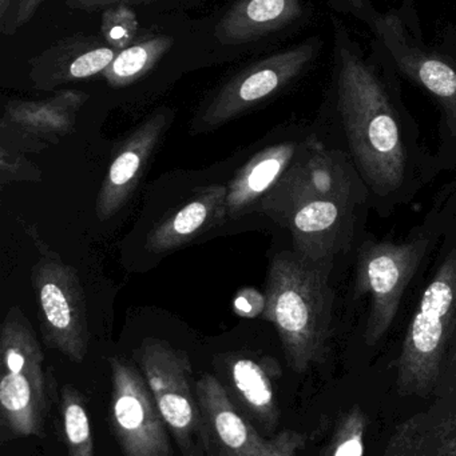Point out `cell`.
<instances>
[{
    "mask_svg": "<svg viewBox=\"0 0 456 456\" xmlns=\"http://www.w3.org/2000/svg\"><path fill=\"white\" fill-rule=\"evenodd\" d=\"M335 24L337 107L356 165L377 194L395 191L406 174V150L395 110L377 67L347 29Z\"/></svg>",
    "mask_w": 456,
    "mask_h": 456,
    "instance_id": "obj_1",
    "label": "cell"
},
{
    "mask_svg": "<svg viewBox=\"0 0 456 456\" xmlns=\"http://www.w3.org/2000/svg\"><path fill=\"white\" fill-rule=\"evenodd\" d=\"M331 265L296 252L273 257L265 286L264 318L275 326L289 367L297 374L324 358L332 326Z\"/></svg>",
    "mask_w": 456,
    "mask_h": 456,
    "instance_id": "obj_2",
    "label": "cell"
},
{
    "mask_svg": "<svg viewBox=\"0 0 456 456\" xmlns=\"http://www.w3.org/2000/svg\"><path fill=\"white\" fill-rule=\"evenodd\" d=\"M456 359V246L420 297L398 359L401 395L427 396Z\"/></svg>",
    "mask_w": 456,
    "mask_h": 456,
    "instance_id": "obj_3",
    "label": "cell"
},
{
    "mask_svg": "<svg viewBox=\"0 0 456 456\" xmlns=\"http://www.w3.org/2000/svg\"><path fill=\"white\" fill-rule=\"evenodd\" d=\"M48 412L45 356L24 314L8 311L0 332L2 442L43 438Z\"/></svg>",
    "mask_w": 456,
    "mask_h": 456,
    "instance_id": "obj_4",
    "label": "cell"
},
{
    "mask_svg": "<svg viewBox=\"0 0 456 456\" xmlns=\"http://www.w3.org/2000/svg\"><path fill=\"white\" fill-rule=\"evenodd\" d=\"M134 354L182 456H205L203 420L187 354L158 339H145Z\"/></svg>",
    "mask_w": 456,
    "mask_h": 456,
    "instance_id": "obj_5",
    "label": "cell"
},
{
    "mask_svg": "<svg viewBox=\"0 0 456 456\" xmlns=\"http://www.w3.org/2000/svg\"><path fill=\"white\" fill-rule=\"evenodd\" d=\"M430 240L425 236L404 241H366L359 251L355 294L369 295L364 339L375 346L393 326L404 292L417 273Z\"/></svg>",
    "mask_w": 456,
    "mask_h": 456,
    "instance_id": "obj_6",
    "label": "cell"
},
{
    "mask_svg": "<svg viewBox=\"0 0 456 456\" xmlns=\"http://www.w3.org/2000/svg\"><path fill=\"white\" fill-rule=\"evenodd\" d=\"M318 50L319 40L311 39L244 67L209 96L198 112V126L220 127L272 98L304 72Z\"/></svg>",
    "mask_w": 456,
    "mask_h": 456,
    "instance_id": "obj_7",
    "label": "cell"
},
{
    "mask_svg": "<svg viewBox=\"0 0 456 456\" xmlns=\"http://www.w3.org/2000/svg\"><path fill=\"white\" fill-rule=\"evenodd\" d=\"M195 395L203 420L205 456H299L307 436L283 431L265 438L230 399L219 378L205 374L195 382Z\"/></svg>",
    "mask_w": 456,
    "mask_h": 456,
    "instance_id": "obj_8",
    "label": "cell"
},
{
    "mask_svg": "<svg viewBox=\"0 0 456 456\" xmlns=\"http://www.w3.org/2000/svg\"><path fill=\"white\" fill-rule=\"evenodd\" d=\"M39 305L40 331L46 345L75 363L88 353L87 305L77 270L45 259L32 271Z\"/></svg>",
    "mask_w": 456,
    "mask_h": 456,
    "instance_id": "obj_9",
    "label": "cell"
},
{
    "mask_svg": "<svg viewBox=\"0 0 456 456\" xmlns=\"http://www.w3.org/2000/svg\"><path fill=\"white\" fill-rule=\"evenodd\" d=\"M110 425L125 456H173L165 420L141 371L120 356L110 359Z\"/></svg>",
    "mask_w": 456,
    "mask_h": 456,
    "instance_id": "obj_10",
    "label": "cell"
},
{
    "mask_svg": "<svg viewBox=\"0 0 456 456\" xmlns=\"http://www.w3.org/2000/svg\"><path fill=\"white\" fill-rule=\"evenodd\" d=\"M352 178L335 152L313 138L299 146L294 160L259 208L284 226L296 208L311 200L336 198L355 200Z\"/></svg>",
    "mask_w": 456,
    "mask_h": 456,
    "instance_id": "obj_11",
    "label": "cell"
},
{
    "mask_svg": "<svg viewBox=\"0 0 456 456\" xmlns=\"http://www.w3.org/2000/svg\"><path fill=\"white\" fill-rule=\"evenodd\" d=\"M344 2L350 12L371 26L401 71L435 96L444 107L447 125L456 135V67L410 40L401 20L393 13H379L366 0Z\"/></svg>",
    "mask_w": 456,
    "mask_h": 456,
    "instance_id": "obj_12",
    "label": "cell"
},
{
    "mask_svg": "<svg viewBox=\"0 0 456 456\" xmlns=\"http://www.w3.org/2000/svg\"><path fill=\"white\" fill-rule=\"evenodd\" d=\"M355 200H311L292 213L283 227L291 231L294 252L310 262L331 265L352 235Z\"/></svg>",
    "mask_w": 456,
    "mask_h": 456,
    "instance_id": "obj_13",
    "label": "cell"
},
{
    "mask_svg": "<svg viewBox=\"0 0 456 456\" xmlns=\"http://www.w3.org/2000/svg\"><path fill=\"white\" fill-rule=\"evenodd\" d=\"M170 111L160 110L120 144L96 200V216L101 221L112 218L128 202L168 127Z\"/></svg>",
    "mask_w": 456,
    "mask_h": 456,
    "instance_id": "obj_14",
    "label": "cell"
},
{
    "mask_svg": "<svg viewBox=\"0 0 456 456\" xmlns=\"http://www.w3.org/2000/svg\"><path fill=\"white\" fill-rule=\"evenodd\" d=\"M117 53L104 37L74 35L35 56L29 61V77L35 87L54 90L66 83L104 74Z\"/></svg>",
    "mask_w": 456,
    "mask_h": 456,
    "instance_id": "obj_15",
    "label": "cell"
},
{
    "mask_svg": "<svg viewBox=\"0 0 456 456\" xmlns=\"http://www.w3.org/2000/svg\"><path fill=\"white\" fill-rule=\"evenodd\" d=\"M227 382L222 383L238 411L268 433L280 422L275 380L280 367L269 358L235 355L227 359Z\"/></svg>",
    "mask_w": 456,
    "mask_h": 456,
    "instance_id": "obj_16",
    "label": "cell"
},
{
    "mask_svg": "<svg viewBox=\"0 0 456 456\" xmlns=\"http://www.w3.org/2000/svg\"><path fill=\"white\" fill-rule=\"evenodd\" d=\"M382 456H456V388L399 425Z\"/></svg>",
    "mask_w": 456,
    "mask_h": 456,
    "instance_id": "obj_17",
    "label": "cell"
},
{
    "mask_svg": "<svg viewBox=\"0 0 456 456\" xmlns=\"http://www.w3.org/2000/svg\"><path fill=\"white\" fill-rule=\"evenodd\" d=\"M302 0H235L213 28L222 48L253 45L286 28L302 15Z\"/></svg>",
    "mask_w": 456,
    "mask_h": 456,
    "instance_id": "obj_18",
    "label": "cell"
},
{
    "mask_svg": "<svg viewBox=\"0 0 456 456\" xmlns=\"http://www.w3.org/2000/svg\"><path fill=\"white\" fill-rule=\"evenodd\" d=\"M228 186L211 184L195 190L184 206L161 222L147 235L146 248L153 254L173 251L228 218Z\"/></svg>",
    "mask_w": 456,
    "mask_h": 456,
    "instance_id": "obj_19",
    "label": "cell"
},
{
    "mask_svg": "<svg viewBox=\"0 0 456 456\" xmlns=\"http://www.w3.org/2000/svg\"><path fill=\"white\" fill-rule=\"evenodd\" d=\"M299 146L292 142L257 152L228 184V218L238 219L256 210L265 195L280 181Z\"/></svg>",
    "mask_w": 456,
    "mask_h": 456,
    "instance_id": "obj_20",
    "label": "cell"
},
{
    "mask_svg": "<svg viewBox=\"0 0 456 456\" xmlns=\"http://www.w3.org/2000/svg\"><path fill=\"white\" fill-rule=\"evenodd\" d=\"M87 95L79 91H61L39 102L12 101L5 107L3 125H10L35 135L64 134Z\"/></svg>",
    "mask_w": 456,
    "mask_h": 456,
    "instance_id": "obj_21",
    "label": "cell"
},
{
    "mask_svg": "<svg viewBox=\"0 0 456 456\" xmlns=\"http://www.w3.org/2000/svg\"><path fill=\"white\" fill-rule=\"evenodd\" d=\"M173 45V37L165 34L149 35L137 39L126 50L117 53L112 63L102 75L112 87L133 85L152 71Z\"/></svg>",
    "mask_w": 456,
    "mask_h": 456,
    "instance_id": "obj_22",
    "label": "cell"
},
{
    "mask_svg": "<svg viewBox=\"0 0 456 456\" xmlns=\"http://www.w3.org/2000/svg\"><path fill=\"white\" fill-rule=\"evenodd\" d=\"M62 436L69 456H95L87 404L83 394L64 385L59 395Z\"/></svg>",
    "mask_w": 456,
    "mask_h": 456,
    "instance_id": "obj_23",
    "label": "cell"
},
{
    "mask_svg": "<svg viewBox=\"0 0 456 456\" xmlns=\"http://www.w3.org/2000/svg\"><path fill=\"white\" fill-rule=\"evenodd\" d=\"M367 426L369 420L361 407L348 410L335 428L326 456H363Z\"/></svg>",
    "mask_w": 456,
    "mask_h": 456,
    "instance_id": "obj_24",
    "label": "cell"
},
{
    "mask_svg": "<svg viewBox=\"0 0 456 456\" xmlns=\"http://www.w3.org/2000/svg\"><path fill=\"white\" fill-rule=\"evenodd\" d=\"M138 16L131 5L112 4L102 11V37L117 53L133 45L138 37Z\"/></svg>",
    "mask_w": 456,
    "mask_h": 456,
    "instance_id": "obj_25",
    "label": "cell"
},
{
    "mask_svg": "<svg viewBox=\"0 0 456 456\" xmlns=\"http://www.w3.org/2000/svg\"><path fill=\"white\" fill-rule=\"evenodd\" d=\"M45 2L46 0H19L10 20L5 24L4 28L2 29L3 34H15L21 27H23L24 24L29 23L34 18L35 13L37 12L40 5Z\"/></svg>",
    "mask_w": 456,
    "mask_h": 456,
    "instance_id": "obj_26",
    "label": "cell"
},
{
    "mask_svg": "<svg viewBox=\"0 0 456 456\" xmlns=\"http://www.w3.org/2000/svg\"><path fill=\"white\" fill-rule=\"evenodd\" d=\"M149 2H152V0H66V5L70 10L94 12V11H104V8L112 4L133 5Z\"/></svg>",
    "mask_w": 456,
    "mask_h": 456,
    "instance_id": "obj_27",
    "label": "cell"
},
{
    "mask_svg": "<svg viewBox=\"0 0 456 456\" xmlns=\"http://www.w3.org/2000/svg\"><path fill=\"white\" fill-rule=\"evenodd\" d=\"M18 2L19 0H0V31L10 20Z\"/></svg>",
    "mask_w": 456,
    "mask_h": 456,
    "instance_id": "obj_28",
    "label": "cell"
}]
</instances>
